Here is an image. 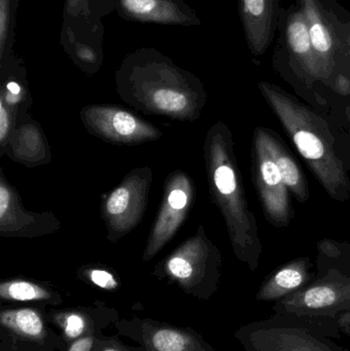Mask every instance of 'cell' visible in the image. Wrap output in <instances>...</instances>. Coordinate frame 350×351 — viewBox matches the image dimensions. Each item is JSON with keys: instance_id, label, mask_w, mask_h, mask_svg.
<instances>
[{"instance_id": "obj_1", "label": "cell", "mask_w": 350, "mask_h": 351, "mask_svg": "<svg viewBox=\"0 0 350 351\" xmlns=\"http://www.w3.org/2000/svg\"><path fill=\"white\" fill-rule=\"evenodd\" d=\"M258 88L325 191L338 202L350 200V179L326 121L277 84L262 82Z\"/></svg>"}, {"instance_id": "obj_2", "label": "cell", "mask_w": 350, "mask_h": 351, "mask_svg": "<svg viewBox=\"0 0 350 351\" xmlns=\"http://www.w3.org/2000/svg\"><path fill=\"white\" fill-rule=\"evenodd\" d=\"M338 319L292 313H275L253 322L236 334L246 351H350L339 346Z\"/></svg>"}, {"instance_id": "obj_3", "label": "cell", "mask_w": 350, "mask_h": 351, "mask_svg": "<svg viewBox=\"0 0 350 351\" xmlns=\"http://www.w3.org/2000/svg\"><path fill=\"white\" fill-rule=\"evenodd\" d=\"M212 150L213 183L229 227L234 251L252 271H256L262 243L256 218L249 208L244 186L234 165L229 134H217Z\"/></svg>"}, {"instance_id": "obj_4", "label": "cell", "mask_w": 350, "mask_h": 351, "mask_svg": "<svg viewBox=\"0 0 350 351\" xmlns=\"http://www.w3.org/2000/svg\"><path fill=\"white\" fill-rule=\"evenodd\" d=\"M273 65L286 76L306 86L321 82L322 71L310 40L303 14L297 4L282 8Z\"/></svg>"}, {"instance_id": "obj_5", "label": "cell", "mask_w": 350, "mask_h": 351, "mask_svg": "<svg viewBox=\"0 0 350 351\" xmlns=\"http://www.w3.org/2000/svg\"><path fill=\"white\" fill-rule=\"evenodd\" d=\"M295 3L305 19L323 84L332 86L338 76L350 78V53L335 30L322 0H295Z\"/></svg>"}, {"instance_id": "obj_6", "label": "cell", "mask_w": 350, "mask_h": 351, "mask_svg": "<svg viewBox=\"0 0 350 351\" xmlns=\"http://www.w3.org/2000/svg\"><path fill=\"white\" fill-rule=\"evenodd\" d=\"M275 313L338 317L350 311V276L331 270L295 294L277 301Z\"/></svg>"}, {"instance_id": "obj_7", "label": "cell", "mask_w": 350, "mask_h": 351, "mask_svg": "<svg viewBox=\"0 0 350 351\" xmlns=\"http://www.w3.org/2000/svg\"><path fill=\"white\" fill-rule=\"evenodd\" d=\"M253 175L265 218L273 226H289L294 218L290 190L267 149L260 127L253 136Z\"/></svg>"}, {"instance_id": "obj_8", "label": "cell", "mask_w": 350, "mask_h": 351, "mask_svg": "<svg viewBox=\"0 0 350 351\" xmlns=\"http://www.w3.org/2000/svg\"><path fill=\"white\" fill-rule=\"evenodd\" d=\"M115 10L129 22L182 27L201 25L197 12L185 0H115Z\"/></svg>"}, {"instance_id": "obj_9", "label": "cell", "mask_w": 350, "mask_h": 351, "mask_svg": "<svg viewBox=\"0 0 350 351\" xmlns=\"http://www.w3.org/2000/svg\"><path fill=\"white\" fill-rule=\"evenodd\" d=\"M282 6L279 0H238V14L249 49L261 57L277 35Z\"/></svg>"}, {"instance_id": "obj_10", "label": "cell", "mask_w": 350, "mask_h": 351, "mask_svg": "<svg viewBox=\"0 0 350 351\" xmlns=\"http://www.w3.org/2000/svg\"><path fill=\"white\" fill-rule=\"evenodd\" d=\"M312 268V261L308 257L288 262L265 278L257 292V300L277 302L295 294L316 280V274Z\"/></svg>"}, {"instance_id": "obj_11", "label": "cell", "mask_w": 350, "mask_h": 351, "mask_svg": "<svg viewBox=\"0 0 350 351\" xmlns=\"http://www.w3.org/2000/svg\"><path fill=\"white\" fill-rule=\"evenodd\" d=\"M260 130L267 149L283 176L284 182L288 189L295 196L298 202H308L310 198V188L297 162L282 143L277 134L266 128L260 127Z\"/></svg>"}, {"instance_id": "obj_12", "label": "cell", "mask_w": 350, "mask_h": 351, "mask_svg": "<svg viewBox=\"0 0 350 351\" xmlns=\"http://www.w3.org/2000/svg\"><path fill=\"white\" fill-rule=\"evenodd\" d=\"M96 121L99 129L117 140L140 139L149 135V128L125 111L99 109Z\"/></svg>"}, {"instance_id": "obj_13", "label": "cell", "mask_w": 350, "mask_h": 351, "mask_svg": "<svg viewBox=\"0 0 350 351\" xmlns=\"http://www.w3.org/2000/svg\"><path fill=\"white\" fill-rule=\"evenodd\" d=\"M63 24L71 29L78 37L103 45L104 28L95 25L88 0H64Z\"/></svg>"}, {"instance_id": "obj_14", "label": "cell", "mask_w": 350, "mask_h": 351, "mask_svg": "<svg viewBox=\"0 0 350 351\" xmlns=\"http://www.w3.org/2000/svg\"><path fill=\"white\" fill-rule=\"evenodd\" d=\"M60 45L72 60L84 68L94 71L102 61V45L78 37L71 29L62 26Z\"/></svg>"}, {"instance_id": "obj_15", "label": "cell", "mask_w": 350, "mask_h": 351, "mask_svg": "<svg viewBox=\"0 0 350 351\" xmlns=\"http://www.w3.org/2000/svg\"><path fill=\"white\" fill-rule=\"evenodd\" d=\"M316 278L324 276L331 270H336L350 276V245L324 239L318 243Z\"/></svg>"}, {"instance_id": "obj_16", "label": "cell", "mask_w": 350, "mask_h": 351, "mask_svg": "<svg viewBox=\"0 0 350 351\" xmlns=\"http://www.w3.org/2000/svg\"><path fill=\"white\" fill-rule=\"evenodd\" d=\"M18 6V0H0V62L2 66L16 60L12 49L16 43Z\"/></svg>"}, {"instance_id": "obj_17", "label": "cell", "mask_w": 350, "mask_h": 351, "mask_svg": "<svg viewBox=\"0 0 350 351\" xmlns=\"http://www.w3.org/2000/svg\"><path fill=\"white\" fill-rule=\"evenodd\" d=\"M1 323L8 329L26 337L40 338L43 335L42 319L32 309L3 311Z\"/></svg>"}, {"instance_id": "obj_18", "label": "cell", "mask_w": 350, "mask_h": 351, "mask_svg": "<svg viewBox=\"0 0 350 351\" xmlns=\"http://www.w3.org/2000/svg\"><path fill=\"white\" fill-rule=\"evenodd\" d=\"M2 298L10 300L31 301L49 298V294L36 285L28 282H12L0 287Z\"/></svg>"}, {"instance_id": "obj_19", "label": "cell", "mask_w": 350, "mask_h": 351, "mask_svg": "<svg viewBox=\"0 0 350 351\" xmlns=\"http://www.w3.org/2000/svg\"><path fill=\"white\" fill-rule=\"evenodd\" d=\"M332 21L335 30L342 39L350 53V12L345 10L336 0H322Z\"/></svg>"}, {"instance_id": "obj_20", "label": "cell", "mask_w": 350, "mask_h": 351, "mask_svg": "<svg viewBox=\"0 0 350 351\" xmlns=\"http://www.w3.org/2000/svg\"><path fill=\"white\" fill-rule=\"evenodd\" d=\"M152 342L158 351H185L187 348L186 337L174 330H160L154 334Z\"/></svg>"}, {"instance_id": "obj_21", "label": "cell", "mask_w": 350, "mask_h": 351, "mask_svg": "<svg viewBox=\"0 0 350 351\" xmlns=\"http://www.w3.org/2000/svg\"><path fill=\"white\" fill-rule=\"evenodd\" d=\"M129 199H131V192L127 188H117L108 198L107 210L112 216H119L127 210Z\"/></svg>"}, {"instance_id": "obj_22", "label": "cell", "mask_w": 350, "mask_h": 351, "mask_svg": "<svg viewBox=\"0 0 350 351\" xmlns=\"http://www.w3.org/2000/svg\"><path fill=\"white\" fill-rule=\"evenodd\" d=\"M90 12L95 25L99 28H104L102 19L109 16L115 10V0H88Z\"/></svg>"}, {"instance_id": "obj_23", "label": "cell", "mask_w": 350, "mask_h": 351, "mask_svg": "<svg viewBox=\"0 0 350 351\" xmlns=\"http://www.w3.org/2000/svg\"><path fill=\"white\" fill-rule=\"evenodd\" d=\"M168 269H170L173 276L180 278V280H187L192 276V266L187 260L183 259V258H173L168 262Z\"/></svg>"}, {"instance_id": "obj_24", "label": "cell", "mask_w": 350, "mask_h": 351, "mask_svg": "<svg viewBox=\"0 0 350 351\" xmlns=\"http://www.w3.org/2000/svg\"><path fill=\"white\" fill-rule=\"evenodd\" d=\"M84 330V321L78 315H68L65 322V334L69 338H77Z\"/></svg>"}, {"instance_id": "obj_25", "label": "cell", "mask_w": 350, "mask_h": 351, "mask_svg": "<svg viewBox=\"0 0 350 351\" xmlns=\"http://www.w3.org/2000/svg\"><path fill=\"white\" fill-rule=\"evenodd\" d=\"M90 280L100 288L111 290L117 286L116 280L113 278L112 274L104 270H92L90 274Z\"/></svg>"}, {"instance_id": "obj_26", "label": "cell", "mask_w": 350, "mask_h": 351, "mask_svg": "<svg viewBox=\"0 0 350 351\" xmlns=\"http://www.w3.org/2000/svg\"><path fill=\"white\" fill-rule=\"evenodd\" d=\"M168 202L171 208L176 210H181L186 206L188 197L183 190L176 189L171 192Z\"/></svg>"}, {"instance_id": "obj_27", "label": "cell", "mask_w": 350, "mask_h": 351, "mask_svg": "<svg viewBox=\"0 0 350 351\" xmlns=\"http://www.w3.org/2000/svg\"><path fill=\"white\" fill-rule=\"evenodd\" d=\"M6 93L5 99L6 102L10 104H14V103L18 102L21 99V86L20 84L16 82H8L6 84Z\"/></svg>"}, {"instance_id": "obj_28", "label": "cell", "mask_w": 350, "mask_h": 351, "mask_svg": "<svg viewBox=\"0 0 350 351\" xmlns=\"http://www.w3.org/2000/svg\"><path fill=\"white\" fill-rule=\"evenodd\" d=\"M8 206H10V192L6 189L5 186L2 184L1 187H0V218L2 221L5 218Z\"/></svg>"}, {"instance_id": "obj_29", "label": "cell", "mask_w": 350, "mask_h": 351, "mask_svg": "<svg viewBox=\"0 0 350 351\" xmlns=\"http://www.w3.org/2000/svg\"><path fill=\"white\" fill-rule=\"evenodd\" d=\"M8 132V114L4 108L3 103L0 101V140L3 141Z\"/></svg>"}, {"instance_id": "obj_30", "label": "cell", "mask_w": 350, "mask_h": 351, "mask_svg": "<svg viewBox=\"0 0 350 351\" xmlns=\"http://www.w3.org/2000/svg\"><path fill=\"white\" fill-rule=\"evenodd\" d=\"M92 348V339L90 337L82 338L72 344L68 351H90Z\"/></svg>"}, {"instance_id": "obj_31", "label": "cell", "mask_w": 350, "mask_h": 351, "mask_svg": "<svg viewBox=\"0 0 350 351\" xmlns=\"http://www.w3.org/2000/svg\"><path fill=\"white\" fill-rule=\"evenodd\" d=\"M339 328L342 334L349 336L350 338V311L342 313L338 317Z\"/></svg>"}, {"instance_id": "obj_32", "label": "cell", "mask_w": 350, "mask_h": 351, "mask_svg": "<svg viewBox=\"0 0 350 351\" xmlns=\"http://www.w3.org/2000/svg\"><path fill=\"white\" fill-rule=\"evenodd\" d=\"M347 117H349V119L350 121V106L347 107Z\"/></svg>"}, {"instance_id": "obj_33", "label": "cell", "mask_w": 350, "mask_h": 351, "mask_svg": "<svg viewBox=\"0 0 350 351\" xmlns=\"http://www.w3.org/2000/svg\"><path fill=\"white\" fill-rule=\"evenodd\" d=\"M105 351H117V350H106Z\"/></svg>"}]
</instances>
